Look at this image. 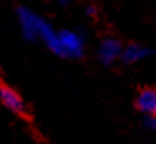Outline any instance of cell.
<instances>
[{"mask_svg": "<svg viewBox=\"0 0 156 144\" xmlns=\"http://www.w3.org/2000/svg\"><path fill=\"white\" fill-rule=\"evenodd\" d=\"M85 53V36L75 29L58 31V54L61 58H82Z\"/></svg>", "mask_w": 156, "mask_h": 144, "instance_id": "obj_1", "label": "cell"}, {"mask_svg": "<svg viewBox=\"0 0 156 144\" xmlns=\"http://www.w3.org/2000/svg\"><path fill=\"white\" fill-rule=\"evenodd\" d=\"M137 109L144 115H156V88H144L137 95Z\"/></svg>", "mask_w": 156, "mask_h": 144, "instance_id": "obj_6", "label": "cell"}, {"mask_svg": "<svg viewBox=\"0 0 156 144\" xmlns=\"http://www.w3.org/2000/svg\"><path fill=\"white\" fill-rule=\"evenodd\" d=\"M0 102L4 104V107H7L10 112L17 114V115L26 112V104H24L22 97L7 85H0Z\"/></svg>", "mask_w": 156, "mask_h": 144, "instance_id": "obj_3", "label": "cell"}, {"mask_svg": "<svg viewBox=\"0 0 156 144\" xmlns=\"http://www.w3.org/2000/svg\"><path fill=\"white\" fill-rule=\"evenodd\" d=\"M143 124H144V127L149 129V131H156V115H146Z\"/></svg>", "mask_w": 156, "mask_h": 144, "instance_id": "obj_7", "label": "cell"}, {"mask_svg": "<svg viewBox=\"0 0 156 144\" xmlns=\"http://www.w3.org/2000/svg\"><path fill=\"white\" fill-rule=\"evenodd\" d=\"M17 20L20 26V32L27 41H37L39 27L43 24V17H39L36 12H32L27 7H19L17 9Z\"/></svg>", "mask_w": 156, "mask_h": 144, "instance_id": "obj_2", "label": "cell"}, {"mask_svg": "<svg viewBox=\"0 0 156 144\" xmlns=\"http://www.w3.org/2000/svg\"><path fill=\"white\" fill-rule=\"evenodd\" d=\"M151 54H154V51L151 47H146L143 44H129V46L122 47L121 59L127 65H134V63H139L143 59L149 58Z\"/></svg>", "mask_w": 156, "mask_h": 144, "instance_id": "obj_5", "label": "cell"}, {"mask_svg": "<svg viewBox=\"0 0 156 144\" xmlns=\"http://www.w3.org/2000/svg\"><path fill=\"white\" fill-rule=\"evenodd\" d=\"M122 56V46L115 39H104L98 46V59L104 65H114Z\"/></svg>", "mask_w": 156, "mask_h": 144, "instance_id": "obj_4", "label": "cell"}]
</instances>
